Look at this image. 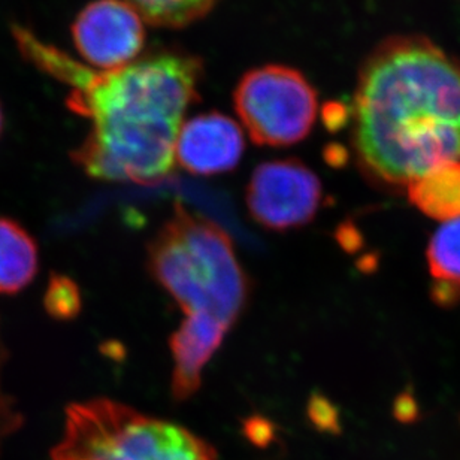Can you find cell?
Masks as SVG:
<instances>
[{
	"instance_id": "cell-14",
	"label": "cell",
	"mask_w": 460,
	"mask_h": 460,
	"mask_svg": "<svg viewBox=\"0 0 460 460\" xmlns=\"http://www.w3.org/2000/svg\"><path fill=\"white\" fill-rule=\"evenodd\" d=\"M45 310L53 319L71 320L81 310V293L75 281L65 275L54 274L44 297Z\"/></svg>"
},
{
	"instance_id": "cell-19",
	"label": "cell",
	"mask_w": 460,
	"mask_h": 460,
	"mask_svg": "<svg viewBox=\"0 0 460 460\" xmlns=\"http://www.w3.org/2000/svg\"><path fill=\"white\" fill-rule=\"evenodd\" d=\"M394 414L401 421H412L417 416V407L414 399L410 394H402L399 396L396 401V407H394Z\"/></svg>"
},
{
	"instance_id": "cell-6",
	"label": "cell",
	"mask_w": 460,
	"mask_h": 460,
	"mask_svg": "<svg viewBox=\"0 0 460 460\" xmlns=\"http://www.w3.org/2000/svg\"><path fill=\"white\" fill-rule=\"evenodd\" d=\"M322 202V182L296 159L261 164L252 172L247 205L252 218L270 230H288L310 223Z\"/></svg>"
},
{
	"instance_id": "cell-20",
	"label": "cell",
	"mask_w": 460,
	"mask_h": 460,
	"mask_svg": "<svg viewBox=\"0 0 460 460\" xmlns=\"http://www.w3.org/2000/svg\"><path fill=\"white\" fill-rule=\"evenodd\" d=\"M2 128H4V111H2V107H0V133H2Z\"/></svg>"
},
{
	"instance_id": "cell-9",
	"label": "cell",
	"mask_w": 460,
	"mask_h": 460,
	"mask_svg": "<svg viewBox=\"0 0 460 460\" xmlns=\"http://www.w3.org/2000/svg\"><path fill=\"white\" fill-rule=\"evenodd\" d=\"M229 329L208 319L186 317L171 338L172 396L186 401L199 390L202 372L217 351Z\"/></svg>"
},
{
	"instance_id": "cell-1",
	"label": "cell",
	"mask_w": 460,
	"mask_h": 460,
	"mask_svg": "<svg viewBox=\"0 0 460 460\" xmlns=\"http://www.w3.org/2000/svg\"><path fill=\"white\" fill-rule=\"evenodd\" d=\"M22 56L71 87L67 105L92 128L72 153L102 181L159 184L172 172L182 119L196 102L202 62L182 51H157L115 71H94L17 27Z\"/></svg>"
},
{
	"instance_id": "cell-12",
	"label": "cell",
	"mask_w": 460,
	"mask_h": 460,
	"mask_svg": "<svg viewBox=\"0 0 460 460\" xmlns=\"http://www.w3.org/2000/svg\"><path fill=\"white\" fill-rule=\"evenodd\" d=\"M151 26L178 29L205 17L218 0H126Z\"/></svg>"
},
{
	"instance_id": "cell-10",
	"label": "cell",
	"mask_w": 460,
	"mask_h": 460,
	"mask_svg": "<svg viewBox=\"0 0 460 460\" xmlns=\"http://www.w3.org/2000/svg\"><path fill=\"white\" fill-rule=\"evenodd\" d=\"M38 268L35 238L13 218L0 217V295L24 290L35 279Z\"/></svg>"
},
{
	"instance_id": "cell-5",
	"label": "cell",
	"mask_w": 460,
	"mask_h": 460,
	"mask_svg": "<svg viewBox=\"0 0 460 460\" xmlns=\"http://www.w3.org/2000/svg\"><path fill=\"white\" fill-rule=\"evenodd\" d=\"M234 110L257 146H288L308 137L319 99L301 72L266 65L247 72L234 93Z\"/></svg>"
},
{
	"instance_id": "cell-11",
	"label": "cell",
	"mask_w": 460,
	"mask_h": 460,
	"mask_svg": "<svg viewBox=\"0 0 460 460\" xmlns=\"http://www.w3.org/2000/svg\"><path fill=\"white\" fill-rule=\"evenodd\" d=\"M412 205L435 220L460 218V162L439 164L408 186Z\"/></svg>"
},
{
	"instance_id": "cell-8",
	"label": "cell",
	"mask_w": 460,
	"mask_h": 460,
	"mask_svg": "<svg viewBox=\"0 0 460 460\" xmlns=\"http://www.w3.org/2000/svg\"><path fill=\"white\" fill-rule=\"evenodd\" d=\"M243 153V130L222 112L196 115L186 121L175 146V160L196 175L229 172Z\"/></svg>"
},
{
	"instance_id": "cell-2",
	"label": "cell",
	"mask_w": 460,
	"mask_h": 460,
	"mask_svg": "<svg viewBox=\"0 0 460 460\" xmlns=\"http://www.w3.org/2000/svg\"><path fill=\"white\" fill-rule=\"evenodd\" d=\"M353 142L365 171L394 186L460 162L459 60L425 36L381 42L358 74Z\"/></svg>"
},
{
	"instance_id": "cell-4",
	"label": "cell",
	"mask_w": 460,
	"mask_h": 460,
	"mask_svg": "<svg viewBox=\"0 0 460 460\" xmlns=\"http://www.w3.org/2000/svg\"><path fill=\"white\" fill-rule=\"evenodd\" d=\"M51 460H217V452L182 426L92 399L67 407Z\"/></svg>"
},
{
	"instance_id": "cell-16",
	"label": "cell",
	"mask_w": 460,
	"mask_h": 460,
	"mask_svg": "<svg viewBox=\"0 0 460 460\" xmlns=\"http://www.w3.org/2000/svg\"><path fill=\"white\" fill-rule=\"evenodd\" d=\"M308 416L314 423L315 428L329 434L340 432V419H338L337 408L329 402L323 396H314L311 399L308 407Z\"/></svg>"
},
{
	"instance_id": "cell-7",
	"label": "cell",
	"mask_w": 460,
	"mask_h": 460,
	"mask_svg": "<svg viewBox=\"0 0 460 460\" xmlns=\"http://www.w3.org/2000/svg\"><path fill=\"white\" fill-rule=\"evenodd\" d=\"M74 44L94 71H115L137 60L144 49L142 18L126 0H94L72 26Z\"/></svg>"
},
{
	"instance_id": "cell-13",
	"label": "cell",
	"mask_w": 460,
	"mask_h": 460,
	"mask_svg": "<svg viewBox=\"0 0 460 460\" xmlns=\"http://www.w3.org/2000/svg\"><path fill=\"white\" fill-rule=\"evenodd\" d=\"M428 263L435 281L460 284V218L444 223L428 247Z\"/></svg>"
},
{
	"instance_id": "cell-17",
	"label": "cell",
	"mask_w": 460,
	"mask_h": 460,
	"mask_svg": "<svg viewBox=\"0 0 460 460\" xmlns=\"http://www.w3.org/2000/svg\"><path fill=\"white\" fill-rule=\"evenodd\" d=\"M245 435L252 444L259 447H266L274 438V428L265 419L252 417L245 423Z\"/></svg>"
},
{
	"instance_id": "cell-18",
	"label": "cell",
	"mask_w": 460,
	"mask_h": 460,
	"mask_svg": "<svg viewBox=\"0 0 460 460\" xmlns=\"http://www.w3.org/2000/svg\"><path fill=\"white\" fill-rule=\"evenodd\" d=\"M432 297L438 305H456L460 302V284L452 281H435Z\"/></svg>"
},
{
	"instance_id": "cell-3",
	"label": "cell",
	"mask_w": 460,
	"mask_h": 460,
	"mask_svg": "<svg viewBox=\"0 0 460 460\" xmlns=\"http://www.w3.org/2000/svg\"><path fill=\"white\" fill-rule=\"evenodd\" d=\"M148 270L186 317L230 331L247 302L248 279L229 234L181 204L148 243Z\"/></svg>"
},
{
	"instance_id": "cell-15",
	"label": "cell",
	"mask_w": 460,
	"mask_h": 460,
	"mask_svg": "<svg viewBox=\"0 0 460 460\" xmlns=\"http://www.w3.org/2000/svg\"><path fill=\"white\" fill-rule=\"evenodd\" d=\"M6 349L4 342L0 340V369L4 367V358H6ZM22 414L13 407V399L6 396L0 385V446L8 435L13 434L22 425Z\"/></svg>"
}]
</instances>
